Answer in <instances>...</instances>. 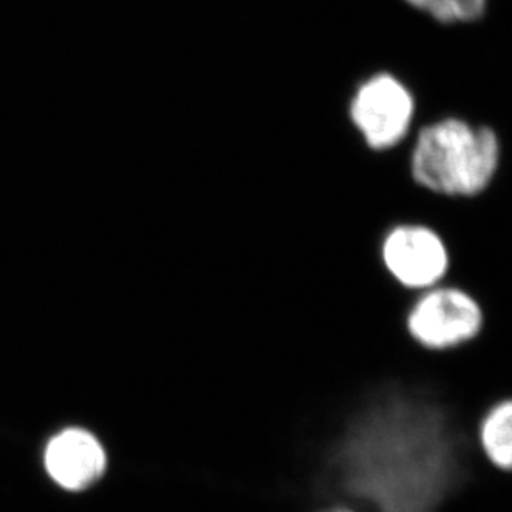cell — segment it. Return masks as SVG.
I'll return each instance as SVG.
<instances>
[{"instance_id": "6da1fadb", "label": "cell", "mask_w": 512, "mask_h": 512, "mask_svg": "<svg viewBox=\"0 0 512 512\" xmlns=\"http://www.w3.org/2000/svg\"><path fill=\"white\" fill-rule=\"evenodd\" d=\"M476 428L406 341L338 404L323 493L358 512H443L488 464Z\"/></svg>"}, {"instance_id": "7a4b0ae2", "label": "cell", "mask_w": 512, "mask_h": 512, "mask_svg": "<svg viewBox=\"0 0 512 512\" xmlns=\"http://www.w3.org/2000/svg\"><path fill=\"white\" fill-rule=\"evenodd\" d=\"M501 165V140L493 127L446 115L414 128L409 175L436 197L469 200L486 192Z\"/></svg>"}, {"instance_id": "3957f363", "label": "cell", "mask_w": 512, "mask_h": 512, "mask_svg": "<svg viewBox=\"0 0 512 512\" xmlns=\"http://www.w3.org/2000/svg\"><path fill=\"white\" fill-rule=\"evenodd\" d=\"M414 345L431 353H448L473 343L484 328L483 306L463 286L443 281L414 293L404 315Z\"/></svg>"}, {"instance_id": "277c9868", "label": "cell", "mask_w": 512, "mask_h": 512, "mask_svg": "<svg viewBox=\"0 0 512 512\" xmlns=\"http://www.w3.org/2000/svg\"><path fill=\"white\" fill-rule=\"evenodd\" d=\"M416 97L403 79L389 72L371 75L356 87L348 119L371 152L401 147L416 128Z\"/></svg>"}, {"instance_id": "5b68a950", "label": "cell", "mask_w": 512, "mask_h": 512, "mask_svg": "<svg viewBox=\"0 0 512 512\" xmlns=\"http://www.w3.org/2000/svg\"><path fill=\"white\" fill-rule=\"evenodd\" d=\"M380 260L389 278L411 293L443 283L451 266L449 248L441 233L419 222L389 227L381 238Z\"/></svg>"}, {"instance_id": "8992f818", "label": "cell", "mask_w": 512, "mask_h": 512, "mask_svg": "<svg viewBox=\"0 0 512 512\" xmlns=\"http://www.w3.org/2000/svg\"><path fill=\"white\" fill-rule=\"evenodd\" d=\"M42 466L55 488L69 494L85 493L109 471V451L89 429L65 428L45 444Z\"/></svg>"}, {"instance_id": "52a82bcc", "label": "cell", "mask_w": 512, "mask_h": 512, "mask_svg": "<svg viewBox=\"0 0 512 512\" xmlns=\"http://www.w3.org/2000/svg\"><path fill=\"white\" fill-rule=\"evenodd\" d=\"M479 451L494 469L512 473V396L498 399L479 418Z\"/></svg>"}, {"instance_id": "ba28073f", "label": "cell", "mask_w": 512, "mask_h": 512, "mask_svg": "<svg viewBox=\"0 0 512 512\" xmlns=\"http://www.w3.org/2000/svg\"><path fill=\"white\" fill-rule=\"evenodd\" d=\"M446 22H469L484 12L486 0H443Z\"/></svg>"}, {"instance_id": "9c48e42d", "label": "cell", "mask_w": 512, "mask_h": 512, "mask_svg": "<svg viewBox=\"0 0 512 512\" xmlns=\"http://www.w3.org/2000/svg\"><path fill=\"white\" fill-rule=\"evenodd\" d=\"M408 4L418 7V9L429 12L434 19L446 22V12H444L443 0H406Z\"/></svg>"}, {"instance_id": "30bf717a", "label": "cell", "mask_w": 512, "mask_h": 512, "mask_svg": "<svg viewBox=\"0 0 512 512\" xmlns=\"http://www.w3.org/2000/svg\"><path fill=\"white\" fill-rule=\"evenodd\" d=\"M315 512H358L348 504H328L325 508L316 509Z\"/></svg>"}]
</instances>
